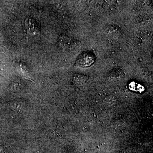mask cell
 Returning a JSON list of instances; mask_svg holds the SVG:
<instances>
[{
	"mask_svg": "<svg viewBox=\"0 0 153 153\" xmlns=\"http://www.w3.org/2000/svg\"><path fill=\"white\" fill-rule=\"evenodd\" d=\"M121 71H119V70H114L111 74V76L114 78H118L121 76Z\"/></svg>",
	"mask_w": 153,
	"mask_h": 153,
	"instance_id": "1",
	"label": "cell"
}]
</instances>
